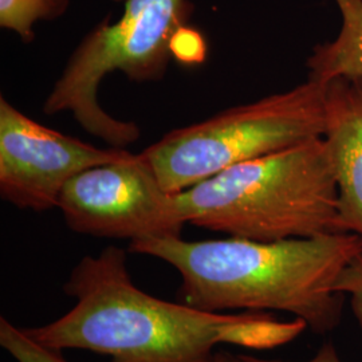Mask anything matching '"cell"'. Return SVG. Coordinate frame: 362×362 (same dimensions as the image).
<instances>
[{
	"label": "cell",
	"instance_id": "cell-5",
	"mask_svg": "<svg viewBox=\"0 0 362 362\" xmlns=\"http://www.w3.org/2000/svg\"><path fill=\"white\" fill-rule=\"evenodd\" d=\"M325 91L326 85L309 78L291 90L169 132L144 157L161 187L179 194L236 164L324 137Z\"/></svg>",
	"mask_w": 362,
	"mask_h": 362
},
{
	"label": "cell",
	"instance_id": "cell-1",
	"mask_svg": "<svg viewBox=\"0 0 362 362\" xmlns=\"http://www.w3.org/2000/svg\"><path fill=\"white\" fill-rule=\"evenodd\" d=\"M64 291L76 299L50 324L25 327L52 349L86 350L110 362H212L223 344L270 349L300 336L302 320L278 321L269 313H208L153 297L133 284L128 254L116 246L83 257Z\"/></svg>",
	"mask_w": 362,
	"mask_h": 362
},
{
	"label": "cell",
	"instance_id": "cell-3",
	"mask_svg": "<svg viewBox=\"0 0 362 362\" xmlns=\"http://www.w3.org/2000/svg\"><path fill=\"white\" fill-rule=\"evenodd\" d=\"M185 223L258 242L339 233L324 137L236 164L177 194Z\"/></svg>",
	"mask_w": 362,
	"mask_h": 362
},
{
	"label": "cell",
	"instance_id": "cell-2",
	"mask_svg": "<svg viewBox=\"0 0 362 362\" xmlns=\"http://www.w3.org/2000/svg\"><path fill=\"white\" fill-rule=\"evenodd\" d=\"M129 251L176 269L177 302L187 306L208 313L286 311L325 334L341 322L346 297L337 282L362 254V239L350 233L278 242L170 236L133 240Z\"/></svg>",
	"mask_w": 362,
	"mask_h": 362
},
{
	"label": "cell",
	"instance_id": "cell-13",
	"mask_svg": "<svg viewBox=\"0 0 362 362\" xmlns=\"http://www.w3.org/2000/svg\"><path fill=\"white\" fill-rule=\"evenodd\" d=\"M336 290L350 299V306L362 329V254L353 259L338 278Z\"/></svg>",
	"mask_w": 362,
	"mask_h": 362
},
{
	"label": "cell",
	"instance_id": "cell-8",
	"mask_svg": "<svg viewBox=\"0 0 362 362\" xmlns=\"http://www.w3.org/2000/svg\"><path fill=\"white\" fill-rule=\"evenodd\" d=\"M324 139L338 192L339 233L362 239V77L326 83Z\"/></svg>",
	"mask_w": 362,
	"mask_h": 362
},
{
	"label": "cell",
	"instance_id": "cell-15",
	"mask_svg": "<svg viewBox=\"0 0 362 362\" xmlns=\"http://www.w3.org/2000/svg\"><path fill=\"white\" fill-rule=\"evenodd\" d=\"M212 362H248L245 354H235L228 350L216 349Z\"/></svg>",
	"mask_w": 362,
	"mask_h": 362
},
{
	"label": "cell",
	"instance_id": "cell-9",
	"mask_svg": "<svg viewBox=\"0 0 362 362\" xmlns=\"http://www.w3.org/2000/svg\"><path fill=\"white\" fill-rule=\"evenodd\" d=\"M342 25L337 38L314 47L309 78L329 83L336 78L362 77V0H334Z\"/></svg>",
	"mask_w": 362,
	"mask_h": 362
},
{
	"label": "cell",
	"instance_id": "cell-14",
	"mask_svg": "<svg viewBox=\"0 0 362 362\" xmlns=\"http://www.w3.org/2000/svg\"><path fill=\"white\" fill-rule=\"evenodd\" d=\"M247 361L248 362H286L279 361V360H267V358H260L255 357L251 354H245ZM303 362H344L341 360L338 351H337L334 345L332 342H326L324 344L318 351L314 354V357H311L310 360Z\"/></svg>",
	"mask_w": 362,
	"mask_h": 362
},
{
	"label": "cell",
	"instance_id": "cell-7",
	"mask_svg": "<svg viewBox=\"0 0 362 362\" xmlns=\"http://www.w3.org/2000/svg\"><path fill=\"white\" fill-rule=\"evenodd\" d=\"M132 155L46 128L0 98V196L19 209L57 208L62 189L78 173Z\"/></svg>",
	"mask_w": 362,
	"mask_h": 362
},
{
	"label": "cell",
	"instance_id": "cell-4",
	"mask_svg": "<svg viewBox=\"0 0 362 362\" xmlns=\"http://www.w3.org/2000/svg\"><path fill=\"white\" fill-rule=\"evenodd\" d=\"M194 11L189 0H127L121 18L105 19L81 40L43 105L49 116L70 112L78 124L112 148L140 139L134 122L117 119L97 98L106 76L119 71L133 82L160 81L173 58L170 43Z\"/></svg>",
	"mask_w": 362,
	"mask_h": 362
},
{
	"label": "cell",
	"instance_id": "cell-10",
	"mask_svg": "<svg viewBox=\"0 0 362 362\" xmlns=\"http://www.w3.org/2000/svg\"><path fill=\"white\" fill-rule=\"evenodd\" d=\"M69 4L70 0H0V26L28 43L34 39L37 22L62 16Z\"/></svg>",
	"mask_w": 362,
	"mask_h": 362
},
{
	"label": "cell",
	"instance_id": "cell-12",
	"mask_svg": "<svg viewBox=\"0 0 362 362\" xmlns=\"http://www.w3.org/2000/svg\"><path fill=\"white\" fill-rule=\"evenodd\" d=\"M172 57L184 64H197L206 58L207 45L203 35L192 27L184 26L175 34L170 43Z\"/></svg>",
	"mask_w": 362,
	"mask_h": 362
},
{
	"label": "cell",
	"instance_id": "cell-6",
	"mask_svg": "<svg viewBox=\"0 0 362 362\" xmlns=\"http://www.w3.org/2000/svg\"><path fill=\"white\" fill-rule=\"evenodd\" d=\"M57 208L74 233L130 242L181 236L185 224L177 194L161 187L143 153L78 173Z\"/></svg>",
	"mask_w": 362,
	"mask_h": 362
},
{
	"label": "cell",
	"instance_id": "cell-11",
	"mask_svg": "<svg viewBox=\"0 0 362 362\" xmlns=\"http://www.w3.org/2000/svg\"><path fill=\"white\" fill-rule=\"evenodd\" d=\"M0 345L16 362H70L64 351L47 348L7 318H0Z\"/></svg>",
	"mask_w": 362,
	"mask_h": 362
}]
</instances>
